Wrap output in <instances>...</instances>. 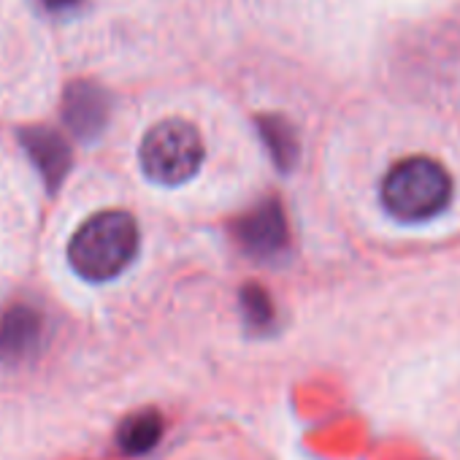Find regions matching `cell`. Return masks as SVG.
Wrapping results in <instances>:
<instances>
[{
  "label": "cell",
  "mask_w": 460,
  "mask_h": 460,
  "mask_svg": "<svg viewBox=\"0 0 460 460\" xmlns=\"http://www.w3.org/2000/svg\"><path fill=\"white\" fill-rule=\"evenodd\" d=\"M138 244V222L128 211H101L74 234L68 263L87 282H109L136 261Z\"/></svg>",
  "instance_id": "1"
},
{
  "label": "cell",
  "mask_w": 460,
  "mask_h": 460,
  "mask_svg": "<svg viewBox=\"0 0 460 460\" xmlns=\"http://www.w3.org/2000/svg\"><path fill=\"white\" fill-rule=\"evenodd\" d=\"M452 198L449 173L430 157H406L382 181V206L401 222H425L447 208Z\"/></svg>",
  "instance_id": "2"
},
{
  "label": "cell",
  "mask_w": 460,
  "mask_h": 460,
  "mask_svg": "<svg viewBox=\"0 0 460 460\" xmlns=\"http://www.w3.org/2000/svg\"><path fill=\"white\" fill-rule=\"evenodd\" d=\"M144 173L163 187H176L190 181L203 165L200 133L184 119H165L155 125L138 149Z\"/></svg>",
  "instance_id": "3"
},
{
  "label": "cell",
  "mask_w": 460,
  "mask_h": 460,
  "mask_svg": "<svg viewBox=\"0 0 460 460\" xmlns=\"http://www.w3.org/2000/svg\"><path fill=\"white\" fill-rule=\"evenodd\" d=\"M239 242L255 258H274L288 247V219L279 200L269 198L242 217Z\"/></svg>",
  "instance_id": "4"
},
{
  "label": "cell",
  "mask_w": 460,
  "mask_h": 460,
  "mask_svg": "<svg viewBox=\"0 0 460 460\" xmlns=\"http://www.w3.org/2000/svg\"><path fill=\"white\" fill-rule=\"evenodd\" d=\"M63 119L76 138H95L109 122V95L93 82H74L63 98Z\"/></svg>",
  "instance_id": "5"
},
{
  "label": "cell",
  "mask_w": 460,
  "mask_h": 460,
  "mask_svg": "<svg viewBox=\"0 0 460 460\" xmlns=\"http://www.w3.org/2000/svg\"><path fill=\"white\" fill-rule=\"evenodd\" d=\"M22 146L28 149L31 160L44 176L49 190H58L71 171V149L66 138L49 128H31L22 133Z\"/></svg>",
  "instance_id": "6"
},
{
  "label": "cell",
  "mask_w": 460,
  "mask_h": 460,
  "mask_svg": "<svg viewBox=\"0 0 460 460\" xmlns=\"http://www.w3.org/2000/svg\"><path fill=\"white\" fill-rule=\"evenodd\" d=\"M41 339V314L31 306H12L0 314V358L20 360Z\"/></svg>",
  "instance_id": "7"
},
{
  "label": "cell",
  "mask_w": 460,
  "mask_h": 460,
  "mask_svg": "<svg viewBox=\"0 0 460 460\" xmlns=\"http://www.w3.org/2000/svg\"><path fill=\"white\" fill-rule=\"evenodd\" d=\"M163 436V417L157 411H138L119 428V447L125 455H146Z\"/></svg>",
  "instance_id": "8"
},
{
  "label": "cell",
  "mask_w": 460,
  "mask_h": 460,
  "mask_svg": "<svg viewBox=\"0 0 460 460\" xmlns=\"http://www.w3.org/2000/svg\"><path fill=\"white\" fill-rule=\"evenodd\" d=\"M258 128H261V138L266 141L274 163L282 171H290L298 160V136L290 128V122L282 117H263V119H258Z\"/></svg>",
  "instance_id": "9"
},
{
  "label": "cell",
  "mask_w": 460,
  "mask_h": 460,
  "mask_svg": "<svg viewBox=\"0 0 460 460\" xmlns=\"http://www.w3.org/2000/svg\"><path fill=\"white\" fill-rule=\"evenodd\" d=\"M242 309H244V320L258 328V331H266L274 325V301L271 296L258 288V285H247L242 290Z\"/></svg>",
  "instance_id": "10"
},
{
  "label": "cell",
  "mask_w": 460,
  "mask_h": 460,
  "mask_svg": "<svg viewBox=\"0 0 460 460\" xmlns=\"http://www.w3.org/2000/svg\"><path fill=\"white\" fill-rule=\"evenodd\" d=\"M44 4L49 6V9H74V6H79L82 4V0H44Z\"/></svg>",
  "instance_id": "11"
}]
</instances>
